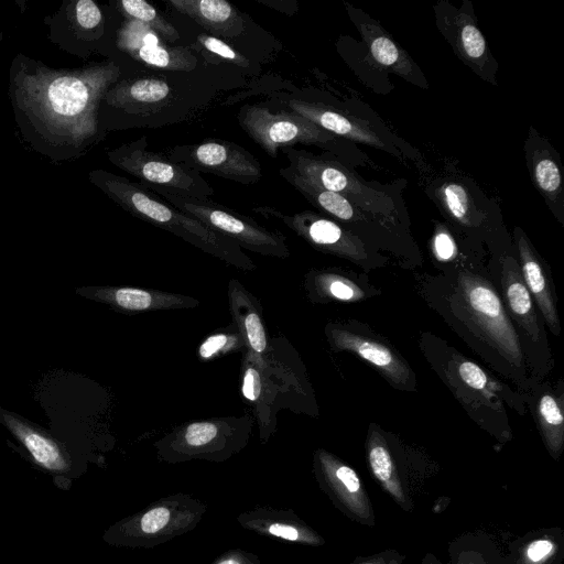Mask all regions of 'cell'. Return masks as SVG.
<instances>
[{
  "instance_id": "obj_33",
  "label": "cell",
  "mask_w": 564,
  "mask_h": 564,
  "mask_svg": "<svg viewBox=\"0 0 564 564\" xmlns=\"http://www.w3.org/2000/svg\"><path fill=\"white\" fill-rule=\"evenodd\" d=\"M9 426L37 465L55 474L69 470L70 463L55 442L21 423H10Z\"/></svg>"
},
{
  "instance_id": "obj_26",
  "label": "cell",
  "mask_w": 564,
  "mask_h": 564,
  "mask_svg": "<svg viewBox=\"0 0 564 564\" xmlns=\"http://www.w3.org/2000/svg\"><path fill=\"white\" fill-rule=\"evenodd\" d=\"M165 2L214 34L236 37L245 30V21L240 13L225 0H165Z\"/></svg>"
},
{
  "instance_id": "obj_25",
  "label": "cell",
  "mask_w": 564,
  "mask_h": 564,
  "mask_svg": "<svg viewBox=\"0 0 564 564\" xmlns=\"http://www.w3.org/2000/svg\"><path fill=\"white\" fill-rule=\"evenodd\" d=\"M237 522L257 534L307 546H323L325 539L292 509L257 506L240 512Z\"/></svg>"
},
{
  "instance_id": "obj_10",
  "label": "cell",
  "mask_w": 564,
  "mask_h": 564,
  "mask_svg": "<svg viewBox=\"0 0 564 564\" xmlns=\"http://www.w3.org/2000/svg\"><path fill=\"white\" fill-rule=\"evenodd\" d=\"M142 185V184H141ZM155 193L174 208L194 217L212 230L234 240L241 248L276 258H288L290 250L285 237L279 231L262 227L207 197H192L169 191L162 186L142 185Z\"/></svg>"
},
{
  "instance_id": "obj_41",
  "label": "cell",
  "mask_w": 564,
  "mask_h": 564,
  "mask_svg": "<svg viewBox=\"0 0 564 564\" xmlns=\"http://www.w3.org/2000/svg\"><path fill=\"white\" fill-rule=\"evenodd\" d=\"M421 564H443L441 563L434 554L427 553L422 560Z\"/></svg>"
},
{
  "instance_id": "obj_8",
  "label": "cell",
  "mask_w": 564,
  "mask_h": 564,
  "mask_svg": "<svg viewBox=\"0 0 564 564\" xmlns=\"http://www.w3.org/2000/svg\"><path fill=\"white\" fill-rule=\"evenodd\" d=\"M206 511L207 505L194 496L171 494L111 524L102 541L117 547L152 549L194 530Z\"/></svg>"
},
{
  "instance_id": "obj_30",
  "label": "cell",
  "mask_w": 564,
  "mask_h": 564,
  "mask_svg": "<svg viewBox=\"0 0 564 564\" xmlns=\"http://www.w3.org/2000/svg\"><path fill=\"white\" fill-rule=\"evenodd\" d=\"M511 564H563L564 538L560 528L540 529L510 546Z\"/></svg>"
},
{
  "instance_id": "obj_14",
  "label": "cell",
  "mask_w": 564,
  "mask_h": 564,
  "mask_svg": "<svg viewBox=\"0 0 564 564\" xmlns=\"http://www.w3.org/2000/svg\"><path fill=\"white\" fill-rule=\"evenodd\" d=\"M432 8L437 30L459 61L481 80L498 86V62L479 29L473 2L463 0L456 7L437 0Z\"/></svg>"
},
{
  "instance_id": "obj_15",
  "label": "cell",
  "mask_w": 564,
  "mask_h": 564,
  "mask_svg": "<svg viewBox=\"0 0 564 564\" xmlns=\"http://www.w3.org/2000/svg\"><path fill=\"white\" fill-rule=\"evenodd\" d=\"M110 158L120 169L141 180L142 185L162 186L192 197L208 198L214 194L199 172L149 151L144 137L119 148Z\"/></svg>"
},
{
  "instance_id": "obj_2",
  "label": "cell",
  "mask_w": 564,
  "mask_h": 564,
  "mask_svg": "<svg viewBox=\"0 0 564 564\" xmlns=\"http://www.w3.org/2000/svg\"><path fill=\"white\" fill-rule=\"evenodd\" d=\"M417 345L468 416L497 442H510L513 433L507 410L525 415L522 394L432 332H421Z\"/></svg>"
},
{
  "instance_id": "obj_16",
  "label": "cell",
  "mask_w": 564,
  "mask_h": 564,
  "mask_svg": "<svg viewBox=\"0 0 564 564\" xmlns=\"http://www.w3.org/2000/svg\"><path fill=\"white\" fill-rule=\"evenodd\" d=\"M366 460L368 469L378 485L406 512L414 509V485H420L414 475L405 447L395 435L386 432L380 425L370 423L367 430Z\"/></svg>"
},
{
  "instance_id": "obj_31",
  "label": "cell",
  "mask_w": 564,
  "mask_h": 564,
  "mask_svg": "<svg viewBox=\"0 0 564 564\" xmlns=\"http://www.w3.org/2000/svg\"><path fill=\"white\" fill-rule=\"evenodd\" d=\"M170 85L160 78L145 77L124 82L115 90L112 100L131 111H156L169 100Z\"/></svg>"
},
{
  "instance_id": "obj_18",
  "label": "cell",
  "mask_w": 564,
  "mask_h": 564,
  "mask_svg": "<svg viewBox=\"0 0 564 564\" xmlns=\"http://www.w3.org/2000/svg\"><path fill=\"white\" fill-rule=\"evenodd\" d=\"M197 172L212 173L242 184H254L262 177L260 162L246 149L223 140L174 147L169 156Z\"/></svg>"
},
{
  "instance_id": "obj_35",
  "label": "cell",
  "mask_w": 564,
  "mask_h": 564,
  "mask_svg": "<svg viewBox=\"0 0 564 564\" xmlns=\"http://www.w3.org/2000/svg\"><path fill=\"white\" fill-rule=\"evenodd\" d=\"M119 6L128 19H133L145 24L166 42L174 43L180 39L176 29L148 2L143 0H122Z\"/></svg>"
},
{
  "instance_id": "obj_5",
  "label": "cell",
  "mask_w": 564,
  "mask_h": 564,
  "mask_svg": "<svg viewBox=\"0 0 564 564\" xmlns=\"http://www.w3.org/2000/svg\"><path fill=\"white\" fill-rule=\"evenodd\" d=\"M279 173L319 212L373 248L388 253L402 268L421 267L422 253L410 228L360 208L346 197L305 180L290 166L280 169Z\"/></svg>"
},
{
  "instance_id": "obj_9",
  "label": "cell",
  "mask_w": 564,
  "mask_h": 564,
  "mask_svg": "<svg viewBox=\"0 0 564 564\" xmlns=\"http://www.w3.org/2000/svg\"><path fill=\"white\" fill-rule=\"evenodd\" d=\"M506 312L509 315L525 354L531 376L536 381L547 379L555 366L547 328L523 281L513 249L501 256L491 269Z\"/></svg>"
},
{
  "instance_id": "obj_6",
  "label": "cell",
  "mask_w": 564,
  "mask_h": 564,
  "mask_svg": "<svg viewBox=\"0 0 564 564\" xmlns=\"http://www.w3.org/2000/svg\"><path fill=\"white\" fill-rule=\"evenodd\" d=\"M289 166L305 180L346 197L360 208L397 221L410 228V219L403 199L404 182L399 184L369 183L352 167L339 160H330L304 150L282 149Z\"/></svg>"
},
{
  "instance_id": "obj_4",
  "label": "cell",
  "mask_w": 564,
  "mask_h": 564,
  "mask_svg": "<svg viewBox=\"0 0 564 564\" xmlns=\"http://www.w3.org/2000/svg\"><path fill=\"white\" fill-rule=\"evenodd\" d=\"M100 178V185L105 191L135 217L181 237L237 269L246 271L256 269L251 258L237 242L174 208L140 183L111 174H102Z\"/></svg>"
},
{
  "instance_id": "obj_38",
  "label": "cell",
  "mask_w": 564,
  "mask_h": 564,
  "mask_svg": "<svg viewBox=\"0 0 564 564\" xmlns=\"http://www.w3.org/2000/svg\"><path fill=\"white\" fill-rule=\"evenodd\" d=\"M78 23L85 29H93L101 21V12L91 0H80L76 4Z\"/></svg>"
},
{
  "instance_id": "obj_39",
  "label": "cell",
  "mask_w": 564,
  "mask_h": 564,
  "mask_svg": "<svg viewBox=\"0 0 564 564\" xmlns=\"http://www.w3.org/2000/svg\"><path fill=\"white\" fill-rule=\"evenodd\" d=\"M212 564H262L254 553L234 549L220 554Z\"/></svg>"
},
{
  "instance_id": "obj_28",
  "label": "cell",
  "mask_w": 564,
  "mask_h": 564,
  "mask_svg": "<svg viewBox=\"0 0 564 564\" xmlns=\"http://www.w3.org/2000/svg\"><path fill=\"white\" fill-rule=\"evenodd\" d=\"M228 296L235 325L242 335L247 348L263 356L268 350V336L261 305L236 279L229 281Z\"/></svg>"
},
{
  "instance_id": "obj_1",
  "label": "cell",
  "mask_w": 564,
  "mask_h": 564,
  "mask_svg": "<svg viewBox=\"0 0 564 564\" xmlns=\"http://www.w3.org/2000/svg\"><path fill=\"white\" fill-rule=\"evenodd\" d=\"M415 290L471 351L518 392L522 394L538 382L488 265L421 273Z\"/></svg>"
},
{
  "instance_id": "obj_19",
  "label": "cell",
  "mask_w": 564,
  "mask_h": 564,
  "mask_svg": "<svg viewBox=\"0 0 564 564\" xmlns=\"http://www.w3.org/2000/svg\"><path fill=\"white\" fill-rule=\"evenodd\" d=\"M344 6L361 36L368 55L380 69L419 88L427 89L430 87L426 76L416 62L379 21L348 2H344Z\"/></svg>"
},
{
  "instance_id": "obj_21",
  "label": "cell",
  "mask_w": 564,
  "mask_h": 564,
  "mask_svg": "<svg viewBox=\"0 0 564 564\" xmlns=\"http://www.w3.org/2000/svg\"><path fill=\"white\" fill-rule=\"evenodd\" d=\"M530 180L556 221L564 226V175L556 149L533 126L523 145Z\"/></svg>"
},
{
  "instance_id": "obj_12",
  "label": "cell",
  "mask_w": 564,
  "mask_h": 564,
  "mask_svg": "<svg viewBox=\"0 0 564 564\" xmlns=\"http://www.w3.org/2000/svg\"><path fill=\"white\" fill-rule=\"evenodd\" d=\"M265 217L280 219L314 249L347 260L369 273L387 267L391 258L344 228L332 218L312 210L285 215L272 207L253 209Z\"/></svg>"
},
{
  "instance_id": "obj_13",
  "label": "cell",
  "mask_w": 564,
  "mask_h": 564,
  "mask_svg": "<svg viewBox=\"0 0 564 564\" xmlns=\"http://www.w3.org/2000/svg\"><path fill=\"white\" fill-rule=\"evenodd\" d=\"M325 336L335 352L346 351L362 359L395 390L415 392L416 375L391 341L357 319L329 322Z\"/></svg>"
},
{
  "instance_id": "obj_40",
  "label": "cell",
  "mask_w": 564,
  "mask_h": 564,
  "mask_svg": "<svg viewBox=\"0 0 564 564\" xmlns=\"http://www.w3.org/2000/svg\"><path fill=\"white\" fill-rule=\"evenodd\" d=\"M405 555L397 550H386L368 556H359L349 564H403Z\"/></svg>"
},
{
  "instance_id": "obj_34",
  "label": "cell",
  "mask_w": 564,
  "mask_h": 564,
  "mask_svg": "<svg viewBox=\"0 0 564 564\" xmlns=\"http://www.w3.org/2000/svg\"><path fill=\"white\" fill-rule=\"evenodd\" d=\"M449 553L451 564H511L509 556L500 555L487 536H460L452 543Z\"/></svg>"
},
{
  "instance_id": "obj_23",
  "label": "cell",
  "mask_w": 564,
  "mask_h": 564,
  "mask_svg": "<svg viewBox=\"0 0 564 564\" xmlns=\"http://www.w3.org/2000/svg\"><path fill=\"white\" fill-rule=\"evenodd\" d=\"M527 411L533 417L544 447L554 460L564 448V382L547 379L533 383L522 393Z\"/></svg>"
},
{
  "instance_id": "obj_29",
  "label": "cell",
  "mask_w": 564,
  "mask_h": 564,
  "mask_svg": "<svg viewBox=\"0 0 564 564\" xmlns=\"http://www.w3.org/2000/svg\"><path fill=\"white\" fill-rule=\"evenodd\" d=\"M429 248L432 261L438 271L465 264H485L489 267L490 263V259L485 251L476 248L456 234L445 220L434 221Z\"/></svg>"
},
{
  "instance_id": "obj_27",
  "label": "cell",
  "mask_w": 564,
  "mask_h": 564,
  "mask_svg": "<svg viewBox=\"0 0 564 564\" xmlns=\"http://www.w3.org/2000/svg\"><path fill=\"white\" fill-rule=\"evenodd\" d=\"M97 295L127 313L189 308L198 305V301L192 296L131 286L102 289Z\"/></svg>"
},
{
  "instance_id": "obj_22",
  "label": "cell",
  "mask_w": 564,
  "mask_h": 564,
  "mask_svg": "<svg viewBox=\"0 0 564 564\" xmlns=\"http://www.w3.org/2000/svg\"><path fill=\"white\" fill-rule=\"evenodd\" d=\"M118 46L138 62L158 68L189 72L197 65L191 51L162 42L156 32L133 19L119 30Z\"/></svg>"
},
{
  "instance_id": "obj_17",
  "label": "cell",
  "mask_w": 564,
  "mask_h": 564,
  "mask_svg": "<svg viewBox=\"0 0 564 564\" xmlns=\"http://www.w3.org/2000/svg\"><path fill=\"white\" fill-rule=\"evenodd\" d=\"M313 474L332 503L349 520L375 527L371 500L358 473L335 454L317 448L313 454Z\"/></svg>"
},
{
  "instance_id": "obj_32",
  "label": "cell",
  "mask_w": 564,
  "mask_h": 564,
  "mask_svg": "<svg viewBox=\"0 0 564 564\" xmlns=\"http://www.w3.org/2000/svg\"><path fill=\"white\" fill-rule=\"evenodd\" d=\"M269 365L263 356H259L249 349L242 361L241 393L242 397L257 409L258 417L261 419L262 441L270 436V430L265 414V403L269 399Z\"/></svg>"
},
{
  "instance_id": "obj_37",
  "label": "cell",
  "mask_w": 564,
  "mask_h": 564,
  "mask_svg": "<svg viewBox=\"0 0 564 564\" xmlns=\"http://www.w3.org/2000/svg\"><path fill=\"white\" fill-rule=\"evenodd\" d=\"M197 41L199 44L207 51L227 59L231 63H235L239 66H248L249 62L240 55L237 51L230 47L226 42L221 41L216 36H210L207 34H199L197 36Z\"/></svg>"
},
{
  "instance_id": "obj_36",
  "label": "cell",
  "mask_w": 564,
  "mask_h": 564,
  "mask_svg": "<svg viewBox=\"0 0 564 564\" xmlns=\"http://www.w3.org/2000/svg\"><path fill=\"white\" fill-rule=\"evenodd\" d=\"M243 347H247L246 341L236 327L234 330L215 333L207 337L198 346L197 355L203 360H210L230 351L242 349Z\"/></svg>"
},
{
  "instance_id": "obj_7",
  "label": "cell",
  "mask_w": 564,
  "mask_h": 564,
  "mask_svg": "<svg viewBox=\"0 0 564 564\" xmlns=\"http://www.w3.org/2000/svg\"><path fill=\"white\" fill-rule=\"evenodd\" d=\"M238 119L247 134L273 159L278 150L300 143L326 148L352 169L375 164L357 144L324 130L295 112L274 113L264 107L251 105L240 110Z\"/></svg>"
},
{
  "instance_id": "obj_3",
  "label": "cell",
  "mask_w": 564,
  "mask_h": 564,
  "mask_svg": "<svg viewBox=\"0 0 564 564\" xmlns=\"http://www.w3.org/2000/svg\"><path fill=\"white\" fill-rule=\"evenodd\" d=\"M423 191L456 234L487 253L490 269L513 249L499 204L470 176L447 165L424 183Z\"/></svg>"
},
{
  "instance_id": "obj_20",
  "label": "cell",
  "mask_w": 564,
  "mask_h": 564,
  "mask_svg": "<svg viewBox=\"0 0 564 564\" xmlns=\"http://www.w3.org/2000/svg\"><path fill=\"white\" fill-rule=\"evenodd\" d=\"M511 237L525 286L547 330L560 337L558 299L550 267L521 227L516 226Z\"/></svg>"
},
{
  "instance_id": "obj_11",
  "label": "cell",
  "mask_w": 564,
  "mask_h": 564,
  "mask_svg": "<svg viewBox=\"0 0 564 564\" xmlns=\"http://www.w3.org/2000/svg\"><path fill=\"white\" fill-rule=\"evenodd\" d=\"M251 426L248 417L192 422L155 442L156 455L169 464L193 459L221 463L246 447Z\"/></svg>"
},
{
  "instance_id": "obj_24",
  "label": "cell",
  "mask_w": 564,
  "mask_h": 564,
  "mask_svg": "<svg viewBox=\"0 0 564 564\" xmlns=\"http://www.w3.org/2000/svg\"><path fill=\"white\" fill-rule=\"evenodd\" d=\"M303 286L307 297L317 304H356L381 294L368 273L337 267L312 269Z\"/></svg>"
}]
</instances>
